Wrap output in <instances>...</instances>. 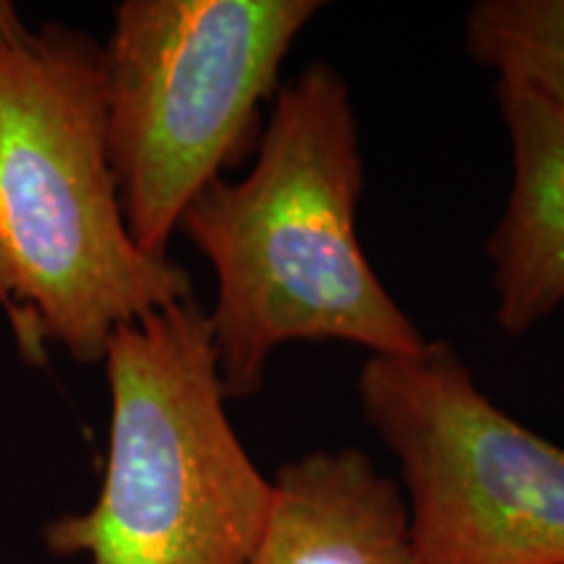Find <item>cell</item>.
I'll use <instances>...</instances> for the list:
<instances>
[{"label": "cell", "mask_w": 564, "mask_h": 564, "mask_svg": "<svg viewBox=\"0 0 564 564\" xmlns=\"http://www.w3.org/2000/svg\"><path fill=\"white\" fill-rule=\"evenodd\" d=\"M361 196L348 82L312 63L280 87L251 173L209 183L178 223L217 280L207 314L228 400L262 390L272 352L293 340L371 356H413L429 343L364 253Z\"/></svg>", "instance_id": "6da1fadb"}, {"label": "cell", "mask_w": 564, "mask_h": 564, "mask_svg": "<svg viewBox=\"0 0 564 564\" xmlns=\"http://www.w3.org/2000/svg\"><path fill=\"white\" fill-rule=\"evenodd\" d=\"M188 299V272L126 228L102 45L74 26H30L0 0V306L19 345L102 364L118 327Z\"/></svg>", "instance_id": "7a4b0ae2"}, {"label": "cell", "mask_w": 564, "mask_h": 564, "mask_svg": "<svg viewBox=\"0 0 564 564\" xmlns=\"http://www.w3.org/2000/svg\"><path fill=\"white\" fill-rule=\"evenodd\" d=\"M110 442L100 494L42 531L89 564H249L272 478L225 411L209 314L196 299L139 316L105 348Z\"/></svg>", "instance_id": "3957f363"}, {"label": "cell", "mask_w": 564, "mask_h": 564, "mask_svg": "<svg viewBox=\"0 0 564 564\" xmlns=\"http://www.w3.org/2000/svg\"><path fill=\"white\" fill-rule=\"evenodd\" d=\"M322 0H126L102 47L105 123L133 243L167 259L209 183L257 154L282 63Z\"/></svg>", "instance_id": "277c9868"}, {"label": "cell", "mask_w": 564, "mask_h": 564, "mask_svg": "<svg viewBox=\"0 0 564 564\" xmlns=\"http://www.w3.org/2000/svg\"><path fill=\"white\" fill-rule=\"evenodd\" d=\"M361 411L403 476L426 564H564V447L494 405L444 340L369 356Z\"/></svg>", "instance_id": "5b68a950"}, {"label": "cell", "mask_w": 564, "mask_h": 564, "mask_svg": "<svg viewBox=\"0 0 564 564\" xmlns=\"http://www.w3.org/2000/svg\"><path fill=\"white\" fill-rule=\"evenodd\" d=\"M249 564H426L405 494L364 449H312L272 476V507Z\"/></svg>", "instance_id": "8992f818"}, {"label": "cell", "mask_w": 564, "mask_h": 564, "mask_svg": "<svg viewBox=\"0 0 564 564\" xmlns=\"http://www.w3.org/2000/svg\"><path fill=\"white\" fill-rule=\"evenodd\" d=\"M512 147V192L486 251L494 262L497 324L525 335L564 303V112L499 82Z\"/></svg>", "instance_id": "52a82bcc"}, {"label": "cell", "mask_w": 564, "mask_h": 564, "mask_svg": "<svg viewBox=\"0 0 564 564\" xmlns=\"http://www.w3.org/2000/svg\"><path fill=\"white\" fill-rule=\"evenodd\" d=\"M465 47L564 112V0H481L465 17Z\"/></svg>", "instance_id": "ba28073f"}]
</instances>
